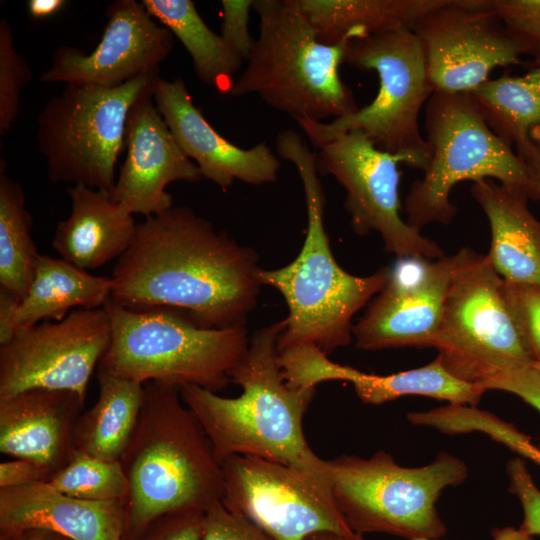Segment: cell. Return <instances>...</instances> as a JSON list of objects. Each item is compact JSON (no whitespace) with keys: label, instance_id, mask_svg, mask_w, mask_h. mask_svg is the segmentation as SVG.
<instances>
[{"label":"cell","instance_id":"obj_1","mask_svg":"<svg viewBox=\"0 0 540 540\" xmlns=\"http://www.w3.org/2000/svg\"><path fill=\"white\" fill-rule=\"evenodd\" d=\"M256 253L187 206L146 217L118 259L111 300L169 308L209 329L245 327L262 286Z\"/></svg>","mask_w":540,"mask_h":540},{"label":"cell","instance_id":"obj_2","mask_svg":"<svg viewBox=\"0 0 540 540\" xmlns=\"http://www.w3.org/2000/svg\"><path fill=\"white\" fill-rule=\"evenodd\" d=\"M285 326L284 318L253 333L231 372L232 382L242 388L238 397H222L197 385L181 386L180 395L220 464L232 455H252L330 480L328 461L311 450L302 427L315 387L289 385L279 361L277 343Z\"/></svg>","mask_w":540,"mask_h":540},{"label":"cell","instance_id":"obj_3","mask_svg":"<svg viewBox=\"0 0 540 540\" xmlns=\"http://www.w3.org/2000/svg\"><path fill=\"white\" fill-rule=\"evenodd\" d=\"M278 156L291 162L300 177L307 209V231L297 257L281 268L260 271L262 285L278 290L289 314L278 350L313 345L327 356L347 346L352 319L385 286L390 267L355 276L335 260L324 224L326 198L316 168V153L293 130L275 142Z\"/></svg>","mask_w":540,"mask_h":540},{"label":"cell","instance_id":"obj_4","mask_svg":"<svg viewBox=\"0 0 540 540\" xmlns=\"http://www.w3.org/2000/svg\"><path fill=\"white\" fill-rule=\"evenodd\" d=\"M119 462L128 481L123 540H137L163 515L205 512L222 500L221 464L179 387L144 384L139 419Z\"/></svg>","mask_w":540,"mask_h":540},{"label":"cell","instance_id":"obj_5","mask_svg":"<svg viewBox=\"0 0 540 540\" xmlns=\"http://www.w3.org/2000/svg\"><path fill=\"white\" fill-rule=\"evenodd\" d=\"M253 9L259 34L230 95H257L295 121L334 120L359 109L339 67L350 43L369 35L364 29L355 28L327 45L318 41L299 0H254Z\"/></svg>","mask_w":540,"mask_h":540},{"label":"cell","instance_id":"obj_6","mask_svg":"<svg viewBox=\"0 0 540 540\" xmlns=\"http://www.w3.org/2000/svg\"><path fill=\"white\" fill-rule=\"evenodd\" d=\"M112 328L98 371L145 384L197 385L218 393L246 352L245 327L203 328L169 308L126 309L111 299L104 305Z\"/></svg>","mask_w":540,"mask_h":540},{"label":"cell","instance_id":"obj_7","mask_svg":"<svg viewBox=\"0 0 540 540\" xmlns=\"http://www.w3.org/2000/svg\"><path fill=\"white\" fill-rule=\"evenodd\" d=\"M424 115L429 162L405 200L409 225L449 224L457 213L451 191L462 181L497 180L538 199L527 165L488 127L470 93L434 91Z\"/></svg>","mask_w":540,"mask_h":540},{"label":"cell","instance_id":"obj_8","mask_svg":"<svg viewBox=\"0 0 540 540\" xmlns=\"http://www.w3.org/2000/svg\"><path fill=\"white\" fill-rule=\"evenodd\" d=\"M345 63L375 71L379 89L373 101L328 123L297 120L314 148L352 130L361 131L379 149L399 156L402 163L425 170L429 150L419 116L434 90L422 44L410 27H401L354 39Z\"/></svg>","mask_w":540,"mask_h":540},{"label":"cell","instance_id":"obj_9","mask_svg":"<svg viewBox=\"0 0 540 540\" xmlns=\"http://www.w3.org/2000/svg\"><path fill=\"white\" fill-rule=\"evenodd\" d=\"M334 501L349 528L359 535L439 539L447 531L436 508L444 489L461 485L466 464L441 452L420 467H404L385 451L364 459L342 455L328 461Z\"/></svg>","mask_w":540,"mask_h":540},{"label":"cell","instance_id":"obj_10","mask_svg":"<svg viewBox=\"0 0 540 540\" xmlns=\"http://www.w3.org/2000/svg\"><path fill=\"white\" fill-rule=\"evenodd\" d=\"M159 69L116 87L66 84L37 117L36 142L53 183L111 192L125 148L126 124Z\"/></svg>","mask_w":540,"mask_h":540},{"label":"cell","instance_id":"obj_11","mask_svg":"<svg viewBox=\"0 0 540 540\" xmlns=\"http://www.w3.org/2000/svg\"><path fill=\"white\" fill-rule=\"evenodd\" d=\"M454 266L433 347L455 377L482 385L534 359L506 294L505 281L487 255L464 247Z\"/></svg>","mask_w":540,"mask_h":540},{"label":"cell","instance_id":"obj_12","mask_svg":"<svg viewBox=\"0 0 540 540\" xmlns=\"http://www.w3.org/2000/svg\"><path fill=\"white\" fill-rule=\"evenodd\" d=\"M221 469L222 503L274 540H304L319 531L355 534L336 506L331 480L252 455H232Z\"/></svg>","mask_w":540,"mask_h":540},{"label":"cell","instance_id":"obj_13","mask_svg":"<svg viewBox=\"0 0 540 540\" xmlns=\"http://www.w3.org/2000/svg\"><path fill=\"white\" fill-rule=\"evenodd\" d=\"M317 150V171L333 176L345 189L344 206L357 234L378 233L386 251L397 257L445 256L436 242L401 217L399 156L379 149L358 130L343 133Z\"/></svg>","mask_w":540,"mask_h":540},{"label":"cell","instance_id":"obj_14","mask_svg":"<svg viewBox=\"0 0 540 540\" xmlns=\"http://www.w3.org/2000/svg\"><path fill=\"white\" fill-rule=\"evenodd\" d=\"M434 91L471 93L497 67L518 64L526 44L504 25L490 0H442L411 27Z\"/></svg>","mask_w":540,"mask_h":540},{"label":"cell","instance_id":"obj_15","mask_svg":"<svg viewBox=\"0 0 540 540\" xmlns=\"http://www.w3.org/2000/svg\"><path fill=\"white\" fill-rule=\"evenodd\" d=\"M111 336L104 307L75 309L60 321L19 328L0 346V398L45 388L70 390L85 399Z\"/></svg>","mask_w":540,"mask_h":540},{"label":"cell","instance_id":"obj_16","mask_svg":"<svg viewBox=\"0 0 540 540\" xmlns=\"http://www.w3.org/2000/svg\"><path fill=\"white\" fill-rule=\"evenodd\" d=\"M453 266V255L397 257L387 283L353 325L356 348L433 347Z\"/></svg>","mask_w":540,"mask_h":540},{"label":"cell","instance_id":"obj_17","mask_svg":"<svg viewBox=\"0 0 540 540\" xmlns=\"http://www.w3.org/2000/svg\"><path fill=\"white\" fill-rule=\"evenodd\" d=\"M107 23L98 45L90 53L62 45L43 72V83L116 87L159 69L172 52L174 35L158 24L144 4L116 0L106 9Z\"/></svg>","mask_w":540,"mask_h":540},{"label":"cell","instance_id":"obj_18","mask_svg":"<svg viewBox=\"0 0 540 540\" xmlns=\"http://www.w3.org/2000/svg\"><path fill=\"white\" fill-rule=\"evenodd\" d=\"M154 84V82H153ZM153 84L131 108L125 149L112 199L130 214L146 217L173 206L166 187L172 182H198L203 176L198 166L181 150L153 100Z\"/></svg>","mask_w":540,"mask_h":540},{"label":"cell","instance_id":"obj_19","mask_svg":"<svg viewBox=\"0 0 540 540\" xmlns=\"http://www.w3.org/2000/svg\"><path fill=\"white\" fill-rule=\"evenodd\" d=\"M153 100L184 154L222 190L235 180L251 185L277 181L281 162L270 147L261 142L245 149L224 138L194 105L182 78L157 77Z\"/></svg>","mask_w":540,"mask_h":540},{"label":"cell","instance_id":"obj_20","mask_svg":"<svg viewBox=\"0 0 540 540\" xmlns=\"http://www.w3.org/2000/svg\"><path fill=\"white\" fill-rule=\"evenodd\" d=\"M85 399L70 390L34 388L0 398V451L33 461L53 476L70 460Z\"/></svg>","mask_w":540,"mask_h":540},{"label":"cell","instance_id":"obj_21","mask_svg":"<svg viewBox=\"0 0 540 540\" xmlns=\"http://www.w3.org/2000/svg\"><path fill=\"white\" fill-rule=\"evenodd\" d=\"M124 528L120 501L75 498L46 482L0 488L1 535L45 529L69 540H123Z\"/></svg>","mask_w":540,"mask_h":540},{"label":"cell","instance_id":"obj_22","mask_svg":"<svg viewBox=\"0 0 540 540\" xmlns=\"http://www.w3.org/2000/svg\"><path fill=\"white\" fill-rule=\"evenodd\" d=\"M67 193L71 212L57 224L53 249L85 271L119 259L135 235L137 224L132 214L121 208L109 192L75 185Z\"/></svg>","mask_w":540,"mask_h":540},{"label":"cell","instance_id":"obj_23","mask_svg":"<svg viewBox=\"0 0 540 540\" xmlns=\"http://www.w3.org/2000/svg\"><path fill=\"white\" fill-rule=\"evenodd\" d=\"M471 194L490 224L494 270L508 283L540 287V221L528 195L492 179L473 183Z\"/></svg>","mask_w":540,"mask_h":540},{"label":"cell","instance_id":"obj_24","mask_svg":"<svg viewBox=\"0 0 540 540\" xmlns=\"http://www.w3.org/2000/svg\"><path fill=\"white\" fill-rule=\"evenodd\" d=\"M314 377L319 382L340 380L350 382L359 399L380 405L406 395L426 396L451 405L476 407L487 391L482 385L463 381L451 374L436 357L432 362L389 375L364 373L350 366L321 357L314 365Z\"/></svg>","mask_w":540,"mask_h":540},{"label":"cell","instance_id":"obj_25","mask_svg":"<svg viewBox=\"0 0 540 540\" xmlns=\"http://www.w3.org/2000/svg\"><path fill=\"white\" fill-rule=\"evenodd\" d=\"M111 277L95 276L62 258L39 254L29 289L20 301L15 325L60 321L73 308H102L111 299Z\"/></svg>","mask_w":540,"mask_h":540},{"label":"cell","instance_id":"obj_26","mask_svg":"<svg viewBox=\"0 0 540 540\" xmlns=\"http://www.w3.org/2000/svg\"><path fill=\"white\" fill-rule=\"evenodd\" d=\"M99 395L78 417L74 448L97 458L119 462L136 428L144 384L97 370Z\"/></svg>","mask_w":540,"mask_h":540},{"label":"cell","instance_id":"obj_27","mask_svg":"<svg viewBox=\"0 0 540 540\" xmlns=\"http://www.w3.org/2000/svg\"><path fill=\"white\" fill-rule=\"evenodd\" d=\"M442 0H299L318 41L340 42L351 30L376 34L412 25Z\"/></svg>","mask_w":540,"mask_h":540},{"label":"cell","instance_id":"obj_28","mask_svg":"<svg viewBox=\"0 0 540 540\" xmlns=\"http://www.w3.org/2000/svg\"><path fill=\"white\" fill-rule=\"evenodd\" d=\"M147 11L178 38L192 58L201 82L221 92L230 91L243 59L213 32L191 0H143Z\"/></svg>","mask_w":540,"mask_h":540},{"label":"cell","instance_id":"obj_29","mask_svg":"<svg viewBox=\"0 0 540 540\" xmlns=\"http://www.w3.org/2000/svg\"><path fill=\"white\" fill-rule=\"evenodd\" d=\"M488 127L517 148L540 135V66L488 80L471 93Z\"/></svg>","mask_w":540,"mask_h":540},{"label":"cell","instance_id":"obj_30","mask_svg":"<svg viewBox=\"0 0 540 540\" xmlns=\"http://www.w3.org/2000/svg\"><path fill=\"white\" fill-rule=\"evenodd\" d=\"M32 217L25 208L21 185L0 173V287L20 301L34 275L38 253L32 235Z\"/></svg>","mask_w":540,"mask_h":540},{"label":"cell","instance_id":"obj_31","mask_svg":"<svg viewBox=\"0 0 540 540\" xmlns=\"http://www.w3.org/2000/svg\"><path fill=\"white\" fill-rule=\"evenodd\" d=\"M66 495L90 501L125 502L128 481L120 462L106 461L74 450L69 462L48 482Z\"/></svg>","mask_w":540,"mask_h":540},{"label":"cell","instance_id":"obj_32","mask_svg":"<svg viewBox=\"0 0 540 540\" xmlns=\"http://www.w3.org/2000/svg\"><path fill=\"white\" fill-rule=\"evenodd\" d=\"M32 74L14 45L12 27L0 20V134L5 135L19 116L22 89Z\"/></svg>","mask_w":540,"mask_h":540},{"label":"cell","instance_id":"obj_33","mask_svg":"<svg viewBox=\"0 0 540 540\" xmlns=\"http://www.w3.org/2000/svg\"><path fill=\"white\" fill-rule=\"evenodd\" d=\"M202 540H274L245 516L229 510L222 501L204 512Z\"/></svg>","mask_w":540,"mask_h":540},{"label":"cell","instance_id":"obj_34","mask_svg":"<svg viewBox=\"0 0 540 540\" xmlns=\"http://www.w3.org/2000/svg\"><path fill=\"white\" fill-rule=\"evenodd\" d=\"M504 25L531 51L540 53V0H490Z\"/></svg>","mask_w":540,"mask_h":540},{"label":"cell","instance_id":"obj_35","mask_svg":"<svg viewBox=\"0 0 540 540\" xmlns=\"http://www.w3.org/2000/svg\"><path fill=\"white\" fill-rule=\"evenodd\" d=\"M509 491L515 495L523 509L520 529L529 536H540V490L536 486L522 457H515L506 464Z\"/></svg>","mask_w":540,"mask_h":540},{"label":"cell","instance_id":"obj_36","mask_svg":"<svg viewBox=\"0 0 540 540\" xmlns=\"http://www.w3.org/2000/svg\"><path fill=\"white\" fill-rule=\"evenodd\" d=\"M505 289L527 346L533 358L540 359V287L505 281Z\"/></svg>","mask_w":540,"mask_h":540},{"label":"cell","instance_id":"obj_37","mask_svg":"<svg viewBox=\"0 0 540 540\" xmlns=\"http://www.w3.org/2000/svg\"><path fill=\"white\" fill-rule=\"evenodd\" d=\"M483 387L511 393L540 413V359L517 364L486 381Z\"/></svg>","mask_w":540,"mask_h":540},{"label":"cell","instance_id":"obj_38","mask_svg":"<svg viewBox=\"0 0 540 540\" xmlns=\"http://www.w3.org/2000/svg\"><path fill=\"white\" fill-rule=\"evenodd\" d=\"M254 0H222L221 36L244 60L248 61L255 40L249 32V13Z\"/></svg>","mask_w":540,"mask_h":540},{"label":"cell","instance_id":"obj_39","mask_svg":"<svg viewBox=\"0 0 540 540\" xmlns=\"http://www.w3.org/2000/svg\"><path fill=\"white\" fill-rule=\"evenodd\" d=\"M203 516L204 512L198 510L163 515L137 540H202Z\"/></svg>","mask_w":540,"mask_h":540},{"label":"cell","instance_id":"obj_40","mask_svg":"<svg viewBox=\"0 0 540 540\" xmlns=\"http://www.w3.org/2000/svg\"><path fill=\"white\" fill-rule=\"evenodd\" d=\"M51 477L48 470L30 460L15 458L0 464V488L48 482Z\"/></svg>","mask_w":540,"mask_h":540},{"label":"cell","instance_id":"obj_41","mask_svg":"<svg viewBox=\"0 0 540 540\" xmlns=\"http://www.w3.org/2000/svg\"><path fill=\"white\" fill-rule=\"evenodd\" d=\"M19 304L15 295L0 287V346L9 343L16 334L15 317Z\"/></svg>","mask_w":540,"mask_h":540},{"label":"cell","instance_id":"obj_42","mask_svg":"<svg viewBox=\"0 0 540 540\" xmlns=\"http://www.w3.org/2000/svg\"><path fill=\"white\" fill-rule=\"evenodd\" d=\"M518 156L525 162L530 172L536 194L540 199V145L532 139L516 149Z\"/></svg>","mask_w":540,"mask_h":540},{"label":"cell","instance_id":"obj_43","mask_svg":"<svg viewBox=\"0 0 540 540\" xmlns=\"http://www.w3.org/2000/svg\"><path fill=\"white\" fill-rule=\"evenodd\" d=\"M66 5L65 0H29L27 10L31 17L44 19L59 13Z\"/></svg>","mask_w":540,"mask_h":540},{"label":"cell","instance_id":"obj_44","mask_svg":"<svg viewBox=\"0 0 540 540\" xmlns=\"http://www.w3.org/2000/svg\"><path fill=\"white\" fill-rule=\"evenodd\" d=\"M0 540H69L55 532L45 529H27L18 533L1 535Z\"/></svg>","mask_w":540,"mask_h":540},{"label":"cell","instance_id":"obj_45","mask_svg":"<svg viewBox=\"0 0 540 540\" xmlns=\"http://www.w3.org/2000/svg\"><path fill=\"white\" fill-rule=\"evenodd\" d=\"M492 540H533L531 536L526 534L520 528L507 526L495 527L491 531ZM356 540H366L363 535L357 534ZM417 540H438V539H417Z\"/></svg>","mask_w":540,"mask_h":540},{"label":"cell","instance_id":"obj_46","mask_svg":"<svg viewBox=\"0 0 540 540\" xmlns=\"http://www.w3.org/2000/svg\"><path fill=\"white\" fill-rule=\"evenodd\" d=\"M516 453L540 466V449L533 445L530 439L521 443Z\"/></svg>","mask_w":540,"mask_h":540},{"label":"cell","instance_id":"obj_47","mask_svg":"<svg viewBox=\"0 0 540 540\" xmlns=\"http://www.w3.org/2000/svg\"><path fill=\"white\" fill-rule=\"evenodd\" d=\"M357 534L346 536L330 531H319L308 535L304 540H356Z\"/></svg>","mask_w":540,"mask_h":540},{"label":"cell","instance_id":"obj_48","mask_svg":"<svg viewBox=\"0 0 540 540\" xmlns=\"http://www.w3.org/2000/svg\"><path fill=\"white\" fill-rule=\"evenodd\" d=\"M534 140H536L540 145V135L537 138H535Z\"/></svg>","mask_w":540,"mask_h":540}]
</instances>
